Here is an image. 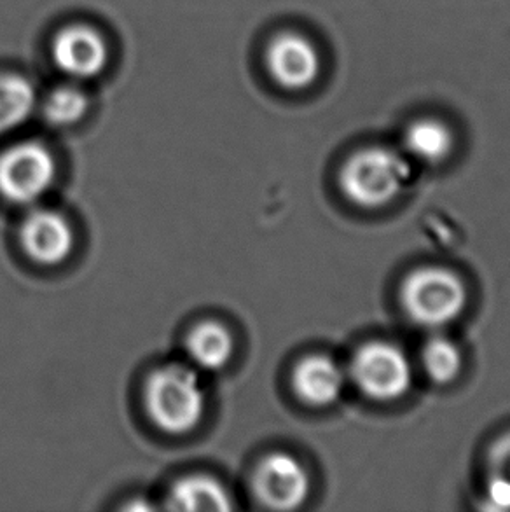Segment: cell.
<instances>
[{"label":"cell","instance_id":"1","mask_svg":"<svg viewBox=\"0 0 510 512\" xmlns=\"http://www.w3.org/2000/svg\"><path fill=\"white\" fill-rule=\"evenodd\" d=\"M413 180L406 154L392 147H366L353 154L339 173V186L357 207L381 208L397 200Z\"/></svg>","mask_w":510,"mask_h":512},{"label":"cell","instance_id":"2","mask_svg":"<svg viewBox=\"0 0 510 512\" xmlns=\"http://www.w3.org/2000/svg\"><path fill=\"white\" fill-rule=\"evenodd\" d=\"M151 418L159 429L184 434L194 429L207 408V395L191 367L170 364L154 371L145 390Z\"/></svg>","mask_w":510,"mask_h":512},{"label":"cell","instance_id":"3","mask_svg":"<svg viewBox=\"0 0 510 512\" xmlns=\"http://www.w3.org/2000/svg\"><path fill=\"white\" fill-rule=\"evenodd\" d=\"M400 301L416 326L439 331L462 315L467 305V289L453 271L427 266L406 278Z\"/></svg>","mask_w":510,"mask_h":512},{"label":"cell","instance_id":"4","mask_svg":"<svg viewBox=\"0 0 510 512\" xmlns=\"http://www.w3.org/2000/svg\"><path fill=\"white\" fill-rule=\"evenodd\" d=\"M348 378L369 399L393 402L411 390L413 364L400 346L388 341H371L353 355Z\"/></svg>","mask_w":510,"mask_h":512},{"label":"cell","instance_id":"5","mask_svg":"<svg viewBox=\"0 0 510 512\" xmlns=\"http://www.w3.org/2000/svg\"><path fill=\"white\" fill-rule=\"evenodd\" d=\"M53 154L39 142H21L0 156V193L14 203H34L55 182Z\"/></svg>","mask_w":510,"mask_h":512},{"label":"cell","instance_id":"6","mask_svg":"<svg viewBox=\"0 0 510 512\" xmlns=\"http://www.w3.org/2000/svg\"><path fill=\"white\" fill-rule=\"evenodd\" d=\"M266 69L285 90H308L322 74V56L310 37L287 30L269 41Z\"/></svg>","mask_w":510,"mask_h":512},{"label":"cell","instance_id":"7","mask_svg":"<svg viewBox=\"0 0 510 512\" xmlns=\"http://www.w3.org/2000/svg\"><path fill=\"white\" fill-rule=\"evenodd\" d=\"M254 488L262 504L276 511H294L310 493V476L289 453H273L255 472Z\"/></svg>","mask_w":510,"mask_h":512},{"label":"cell","instance_id":"8","mask_svg":"<svg viewBox=\"0 0 510 512\" xmlns=\"http://www.w3.org/2000/svg\"><path fill=\"white\" fill-rule=\"evenodd\" d=\"M53 62L70 79H93L109 65V44L104 35L88 25H70L56 34Z\"/></svg>","mask_w":510,"mask_h":512},{"label":"cell","instance_id":"9","mask_svg":"<svg viewBox=\"0 0 510 512\" xmlns=\"http://www.w3.org/2000/svg\"><path fill=\"white\" fill-rule=\"evenodd\" d=\"M21 242L37 263H62L72 250L74 233L62 214L37 208L21 224Z\"/></svg>","mask_w":510,"mask_h":512},{"label":"cell","instance_id":"10","mask_svg":"<svg viewBox=\"0 0 510 512\" xmlns=\"http://www.w3.org/2000/svg\"><path fill=\"white\" fill-rule=\"evenodd\" d=\"M348 371L329 355H310L301 360L292 374V385L301 401L324 408L343 395Z\"/></svg>","mask_w":510,"mask_h":512},{"label":"cell","instance_id":"11","mask_svg":"<svg viewBox=\"0 0 510 512\" xmlns=\"http://www.w3.org/2000/svg\"><path fill=\"white\" fill-rule=\"evenodd\" d=\"M455 147V135L439 119H416L402 135V153L409 160L427 165H439L449 158Z\"/></svg>","mask_w":510,"mask_h":512},{"label":"cell","instance_id":"12","mask_svg":"<svg viewBox=\"0 0 510 512\" xmlns=\"http://www.w3.org/2000/svg\"><path fill=\"white\" fill-rule=\"evenodd\" d=\"M173 511H231L233 504L221 483L207 476H187L168 493Z\"/></svg>","mask_w":510,"mask_h":512},{"label":"cell","instance_id":"13","mask_svg":"<svg viewBox=\"0 0 510 512\" xmlns=\"http://www.w3.org/2000/svg\"><path fill=\"white\" fill-rule=\"evenodd\" d=\"M186 346L191 362L203 371H219L228 364L235 350L233 336L217 322H203L194 327Z\"/></svg>","mask_w":510,"mask_h":512},{"label":"cell","instance_id":"14","mask_svg":"<svg viewBox=\"0 0 510 512\" xmlns=\"http://www.w3.org/2000/svg\"><path fill=\"white\" fill-rule=\"evenodd\" d=\"M37 107V91L27 77L13 72L0 74V135L23 125Z\"/></svg>","mask_w":510,"mask_h":512},{"label":"cell","instance_id":"15","mask_svg":"<svg viewBox=\"0 0 510 512\" xmlns=\"http://www.w3.org/2000/svg\"><path fill=\"white\" fill-rule=\"evenodd\" d=\"M462 352L455 341L442 334L428 338L421 350V364L430 380L446 385L455 380L462 369Z\"/></svg>","mask_w":510,"mask_h":512},{"label":"cell","instance_id":"16","mask_svg":"<svg viewBox=\"0 0 510 512\" xmlns=\"http://www.w3.org/2000/svg\"><path fill=\"white\" fill-rule=\"evenodd\" d=\"M90 100L77 84L65 83L49 91L42 100V114L53 126H70L84 118Z\"/></svg>","mask_w":510,"mask_h":512},{"label":"cell","instance_id":"17","mask_svg":"<svg viewBox=\"0 0 510 512\" xmlns=\"http://www.w3.org/2000/svg\"><path fill=\"white\" fill-rule=\"evenodd\" d=\"M488 462H490V474L510 479V432L497 439L491 446Z\"/></svg>","mask_w":510,"mask_h":512},{"label":"cell","instance_id":"18","mask_svg":"<svg viewBox=\"0 0 510 512\" xmlns=\"http://www.w3.org/2000/svg\"><path fill=\"white\" fill-rule=\"evenodd\" d=\"M486 502L490 509L510 511V479L490 474V481L486 488Z\"/></svg>","mask_w":510,"mask_h":512}]
</instances>
